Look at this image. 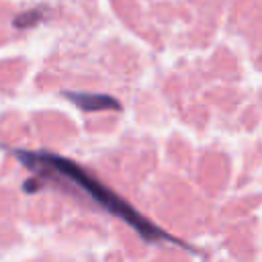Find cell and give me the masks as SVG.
<instances>
[{
	"label": "cell",
	"mask_w": 262,
	"mask_h": 262,
	"mask_svg": "<svg viewBox=\"0 0 262 262\" xmlns=\"http://www.w3.org/2000/svg\"><path fill=\"white\" fill-rule=\"evenodd\" d=\"M6 149L23 164V168L31 172V176L27 178L23 186L27 192H37L47 186L70 188L76 194H84L100 211L127 223L143 242H149V244L168 242L188 252H196L194 248L186 246L182 239L166 233L145 215H141L129 201H125L119 192H115L98 176H94L92 172H88L74 160L59 156V154H51L47 149H23V147H6Z\"/></svg>",
	"instance_id": "cell-1"
},
{
	"label": "cell",
	"mask_w": 262,
	"mask_h": 262,
	"mask_svg": "<svg viewBox=\"0 0 262 262\" xmlns=\"http://www.w3.org/2000/svg\"><path fill=\"white\" fill-rule=\"evenodd\" d=\"M68 100H72L76 106H80L86 113L96 111H119L121 102L115 96L108 94H96V92H63Z\"/></svg>",
	"instance_id": "cell-2"
},
{
	"label": "cell",
	"mask_w": 262,
	"mask_h": 262,
	"mask_svg": "<svg viewBox=\"0 0 262 262\" xmlns=\"http://www.w3.org/2000/svg\"><path fill=\"white\" fill-rule=\"evenodd\" d=\"M43 14H45V10L35 8V10H29V12L18 14L12 23H14V27H18V29H29V27H35V25L43 18Z\"/></svg>",
	"instance_id": "cell-3"
}]
</instances>
